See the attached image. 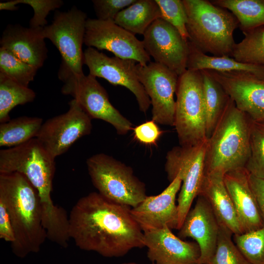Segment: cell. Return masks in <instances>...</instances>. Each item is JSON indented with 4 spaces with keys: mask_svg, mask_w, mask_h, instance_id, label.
Masks as SVG:
<instances>
[{
    "mask_svg": "<svg viewBox=\"0 0 264 264\" xmlns=\"http://www.w3.org/2000/svg\"><path fill=\"white\" fill-rule=\"evenodd\" d=\"M131 207L111 201L98 192L81 198L69 215V235L76 246L104 257L118 258L144 247V233Z\"/></svg>",
    "mask_w": 264,
    "mask_h": 264,
    "instance_id": "1",
    "label": "cell"
},
{
    "mask_svg": "<svg viewBox=\"0 0 264 264\" xmlns=\"http://www.w3.org/2000/svg\"><path fill=\"white\" fill-rule=\"evenodd\" d=\"M55 159L36 138L0 151V173H19L37 190L42 210L47 239L60 246L69 240V216L51 198L55 172Z\"/></svg>",
    "mask_w": 264,
    "mask_h": 264,
    "instance_id": "2",
    "label": "cell"
},
{
    "mask_svg": "<svg viewBox=\"0 0 264 264\" xmlns=\"http://www.w3.org/2000/svg\"><path fill=\"white\" fill-rule=\"evenodd\" d=\"M0 200L7 208L14 231L15 240L11 243L13 253L24 258L38 252L47 239L36 189L19 173H0Z\"/></svg>",
    "mask_w": 264,
    "mask_h": 264,
    "instance_id": "3",
    "label": "cell"
},
{
    "mask_svg": "<svg viewBox=\"0 0 264 264\" xmlns=\"http://www.w3.org/2000/svg\"><path fill=\"white\" fill-rule=\"evenodd\" d=\"M251 119L231 99L207 138L205 175L226 173L245 168L250 155Z\"/></svg>",
    "mask_w": 264,
    "mask_h": 264,
    "instance_id": "4",
    "label": "cell"
},
{
    "mask_svg": "<svg viewBox=\"0 0 264 264\" xmlns=\"http://www.w3.org/2000/svg\"><path fill=\"white\" fill-rule=\"evenodd\" d=\"M187 17L189 41L206 53L230 56L236 43L233 33L239 26L226 9L206 0H182Z\"/></svg>",
    "mask_w": 264,
    "mask_h": 264,
    "instance_id": "5",
    "label": "cell"
},
{
    "mask_svg": "<svg viewBox=\"0 0 264 264\" xmlns=\"http://www.w3.org/2000/svg\"><path fill=\"white\" fill-rule=\"evenodd\" d=\"M88 174L98 192L114 202L133 208L146 197V187L132 167L105 154L87 160Z\"/></svg>",
    "mask_w": 264,
    "mask_h": 264,
    "instance_id": "6",
    "label": "cell"
},
{
    "mask_svg": "<svg viewBox=\"0 0 264 264\" xmlns=\"http://www.w3.org/2000/svg\"><path fill=\"white\" fill-rule=\"evenodd\" d=\"M174 126L179 145L193 146L206 141L205 111L200 71L187 69L178 76Z\"/></svg>",
    "mask_w": 264,
    "mask_h": 264,
    "instance_id": "7",
    "label": "cell"
},
{
    "mask_svg": "<svg viewBox=\"0 0 264 264\" xmlns=\"http://www.w3.org/2000/svg\"><path fill=\"white\" fill-rule=\"evenodd\" d=\"M58 77L64 83L62 93L72 96L91 119L109 123L119 135L133 130V124L111 104L106 90L96 77L89 74H75L61 68Z\"/></svg>",
    "mask_w": 264,
    "mask_h": 264,
    "instance_id": "8",
    "label": "cell"
},
{
    "mask_svg": "<svg viewBox=\"0 0 264 264\" xmlns=\"http://www.w3.org/2000/svg\"><path fill=\"white\" fill-rule=\"evenodd\" d=\"M206 142L193 146H176L166 154L165 170L170 182L177 176L182 180L177 204V230L199 193L205 176Z\"/></svg>",
    "mask_w": 264,
    "mask_h": 264,
    "instance_id": "9",
    "label": "cell"
},
{
    "mask_svg": "<svg viewBox=\"0 0 264 264\" xmlns=\"http://www.w3.org/2000/svg\"><path fill=\"white\" fill-rule=\"evenodd\" d=\"M87 14L73 6L66 12L57 11L51 24L43 28L44 39L56 46L62 57L60 68L75 74H83L84 52Z\"/></svg>",
    "mask_w": 264,
    "mask_h": 264,
    "instance_id": "10",
    "label": "cell"
},
{
    "mask_svg": "<svg viewBox=\"0 0 264 264\" xmlns=\"http://www.w3.org/2000/svg\"><path fill=\"white\" fill-rule=\"evenodd\" d=\"M84 44L98 50L109 51L119 58L134 60L142 66L151 62L142 41L112 21L88 18Z\"/></svg>",
    "mask_w": 264,
    "mask_h": 264,
    "instance_id": "11",
    "label": "cell"
},
{
    "mask_svg": "<svg viewBox=\"0 0 264 264\" xmlns=\"http://www.w3.org/2000/svg\"><path fill=\"white\" fill-rule=\"evenodd\" d=\"M65 113L44 123L36 138L55 158L66 153L78 139L91 131V118L78 102L72 99Z\"/></svg>",
    "mask_w": 264,
    "mask_h": 264,
    "instance_id": "12",
    "label": "cell"
},
{
    "mask_svg": "<svg viewBox=\"0 0 264 264\" xmlns=\"http://www.w3.org/2000/svg\"><path fill=\"white\" fill-rule=\"evenodd\" d=\"M139 81L143 85L152 106V120L156 123L174 126L176 93L178 75L166 66L155 62L136 66Z\"/></svg>",
    "mask_w": 264,
    "mask_h": 264,
    "instance_id": "13",
    "label": "cell"
},
{
    "mask_svg": "<svg viewBox=\"0 0 264 264\" xmlns=\"http://www.w3.org/2000/svg\"><path fill=\"white\" fill-rule=\"evenodd\" d=\"M135 63L132 60L109 57L93 47H88L84 52L83 64L88 66L89 74L128 89L134 95L139 110L146 113L151 101L138 78Z\"/></svg>",
    "mask_w": 264,
    "mask_h": 264,
    "instance_id": "14",
    "label": "cell"
},
{
    "mask_svg": "<svg viewBox=\"0 0 264 264\" xmlns=\"http://www.w3.org/2000/svg\"><path fill=\"white\" fill-rule=\"evenodd\" d=\"M144 48L154 62L178 76L187 70L189 52L188 41L167 22L159 18L147 29L142 41Z\"/></svg>",
    "mask_w": 264,
    "mask_h": 264,
    "instance_id": "15",
    "label": "cell"
},
{
    "mask_svg": "<svg viewBox=\"0 0 264 264\" xmlns=\"http://www.w3.org/2000/svg\"><path fill=\"white\" fill-rule=\"evenodd\" d=\"M236 107L253 121L264 120V77L251 73L208 70Z\"/></svg>",
    "mask_w": 264,
    "mask_h": 264,
    "instance_id": "16",
    "label": "cell"
},
{
    "mask_svg": "<svg viewBox=\"0 0 264 264\" xmlns=\"http://www.w3.org/2000/svg\"><path fill=\"white\" fill-rule=\"evenodd\" d=\"M182 180L176 176L159 194L146 196L135 207L131 214L143 232L168 226L177 229L178 208L176 200Z\"/></svg>",
    "mask_w": 264,
    "mask_h": 264,
    "instance_id": "17",
    "label": "cell"
},
{
    "mask_svg": "<svg viewBox=\"0 0 264 264\" xmlns=\"http://www.w3.org/2000/svg\"><path fill=\"white\" fill-rule=\"evenodd\" d=\"M220 223L208 201L197 197L196 204L187 214L178 230L181 239L191 238L200 248L198 264H208L216 250Z\"/></svg>",
    "mask_w": 264,
    "mask_h": 264,
    "instance_id": "18",
    "label": "cell"
},
{
    "mask_svg": "<svg viewBox=\"0 0 264 264\" xmlns=\"http://www.w3.org/2000/svg\"><path fill=\"white\" fill-rule=\"evenodd\" d=\"M144 233L147 255L155 264H198L200 251L196 242L184 241L166 226Z\"/></svg>",
    "mask_w": 264,
    "mask_h": 264,
    "instance_id": "19",
    "label": "cell"
},
{
    "mask_svg": "<svg viewBox=\"0 0 264 264\" xmlns=\"http://www.w3.org/2000/svg\"><path fill=\"white\" fill-rule=\"evenodd\" d=\"M245 168L226 173L223 180L233 202L243 233L262 227L264 223Z\"/></svg>",
    "mask_w": 264,
    "mask_h": 264,
    "instance_id": "20",
    "label": "cell"
},
{
    "mask_svg": "<svg viewBox=\"0 0 264 264\" xmlns=\"http://www.w3.org/2000/svg\"><path fill=\"white\" fill-rule=\"evenodd\" d=\"M43 28L9 24L2 33L0 48L39 69L46 59L48 52L43 35Z\"/></svg>",
    "mask_w": 264,
    "mask_h": 264,
    "instance_id": "21",
    "label": "cell"
},
{
    "mask_svg": "<svg viewBox=\"0 0 264 264\" xmlns=\"http://www.w3.org/2000/svg\"><path fill=\"white\" fill-rule=\"evenodd\" d=\"M223 176L224 175L219 174L205 175L198 195L208 201L220 224L230 230L233 235L242 234L243 232L225 185Z\"/></svg>",
    "mask_w": 264,
    "mask_h": 264,
    "instance_id": "22",
    "label": "cell"
},
{
    "mask_svg": "<svg viewBox=\"0 0 264 264\" xmlns=\"http://www.w3.org/2000/svg\"><path fill=\"white\" fill-rule=\"evenodd\" d=\"M188 44L189 52L187 69L248 73L264 77V66L241 63L230 56H210L197 48L190 41Z\"/></svg>",
    "mask_w": 264,
    "mask_h": 264,
    "instance_id": "23",
    "label": "cell"
},
{
    "mask_svg": "<svg viewBox=\"0 0 264 264\" xmlns=\"http://www.w3.org/2000/svg\"><path fill=\"white\" fill-rule=\"evenodd\" d=\"M161 18L159 7L155 0H136L121 11L114 22L134 35H144L155 20Z\"/></svg>",
    "mask_w": 264,
    "mask_h": 264,
    "instance_id": "24",
    "label": "cell"
},
{
    "mask_svg": "<svg viewBox=\"0 0 264 264\" xmlns=\"http://www.w3.org/2000/svg\"><path fill=\"white\" fill-rule=\"evenodd\" d=\"M200 72L202 77L206 136L208 138L227 108L231 98L207 70H202Z\"/></svg>",
    "mask_w": 264,
    "mask_h": 264,
    "instance_id": "25",
    "label": "cell"
},
{
    "mask_svg": "<svg viewBox=\"0 0 264 264\" xmlns=\"http://www.w3.org/2000/svg\"><path fill=\"white\" fill-rule=\"evenodd\" d=\"M43 124L37 117L21 116L0 124V146L8 148L36 138Z\"/></svg>",
    "mask_w": 264,
    "mask_h": 264,
    "instance_id": "26",
    "label": "cell"
},
{
    "mask_svg": "<svg viewBox=\"0 0 264 264\" xmlns=\"http://www.w3.org/2000/svg\"><path fill=\"white\" fill-rule=\"evenodd\" d=\"M214 4L229 10L243 33L264 25V0H215Z\"/></svg>",
    "mask_w": 264,
    "mask_h": 264,
    "instance_id": "27",
    "label": "cell"
},
{
    "mask_svg": "<svg viewBox=\"0 0 264 264\" xmlns=\"http://www.w3.org/2000/svg\"><path fill=\"white\" fill-rule=\"evenodd\" d=\"M35 92L0 74V122L9 120V112L16 106L34 101Z\"/></svg>",
    "mask_w": 264,
    "mask_h": 264,
    "instance_id": "28",
    "label": "cell"
},
{
    "mask_svg": "<svg viewBox=\"0 0 264 264\" xmlns=\"http://www.w3.org/2000/svg\"><path fill=\"white\" fill-rule=\"evenodd\" d=\"M235 44L230 57L245 64L264 66V25L243 33Z\"/></svg>",
    "mask_w": 264,
    "mask_h": 264,
    "instance_id": "29",
    "label": "cell"
},
{
    "mask_svg": "<svg viewBox=\"0 0 264 264\" xmlns=\"http://www.w3.org/2000/svg\"><path fill=\"white\" fill-rule=\"evenodd\" d=\"M39 69L0 47V74L28 87Z\"/></svg>",
    "mask_w": 264,
    "mask_h": 264,
    "instance_id": "30",
    "label": "cell"
},
{
    "mask_svg": "<svg viewBox=\"0 0 264 264\" xmlns=\"http://www.w3.org/2000/svg\"><path fill=\"white\" fill-rule=\"evenodd\" d=\"M245 168L251 175L264 179V120L251 119L250 155Z\"/></svg>",
    "mask_w": 264,
    "mask_h": 264,
    "instance_id": "31",
    "label": "cell"
},
{
    "mask_svg": "<svg viewBox=\"0 0 264 264\" xmlns=\"http://www.w3.org/2000/svg\"><path fill=\"white\" fill-rule=\"evenodd\" d=\"M232 232L220 224L217 244L208 264H251L234 243Z\"/></svg>",
    "mask_w": 264,
    "mask_h": 264,
    "instance_id": "32",
    "label": "cell"
},
{
    "mask_svg": "<svg viewBox=\"0 0 264 264\" xmlns=\"http://www.w3.org/2000/svg\"><path fill=\"white\" fill-rule=\"evenodd\" d=\"M233 240L251 264H264V224L255 230L233 235Z\"/></svg>",
    "mask_w": 264,
    "mask_h": 264,
    "instance_id": "33",
    "label": "cell"
},
{
    "mask_svg": "<svg viewBox=\"0 0 264 264\" xmlns=\"http://www.w3.org/2000/svg\"><path fill=\"white\" fill-rule=\"evenodd\" d=\"M158 5L161 19L173 26L183 38L188 41L189 34L187 29V17L182 0H155Z\"/></svg>",
    "mask_w": 264,
    "mask_h": 264,
    "instance_id": "34",
    "label": "cell"
},
{
    "mask_svg": "<svg viewBox=\"0 0 264 264\" xmlns=\"http://www.w3.org/2000/svg\"><path fill=\"white\" fill-rule=\"evenodd\" d=\"M15 3L30 6L34 14L29 21L31 28L44 27L47 25L46 17L49 13L60 8L64 4L61 0H14Z\"/></svg>",
    "mask_w": 264,
    "mask_h": 264,
    "instance_id": "35",
    "label": "cell"
},
{
    "mask_svg": "<svg viewBox=\"0 0 264 264\" xmlns=\"http://www.w3.org/2000/svg\"><path fill=\"white\" fill-rule=\"evenodd\" d=\"M136 0H93L97 19L114 21L117 14Z\"/></svg>",
    "mask_w": 264,
    "mask_h": 264,
    "instance_id": "36",
    "label": "cell"
},
{
    "mask_svg": "<svg viewBox=\"0 0 264 264\" xmlns=\"http://www.w3.org/2000/svg\"><path fill=\"white\" fill-rule=\"evenodd\" d=\"M134 138L145 145H155L163 133L153 120L146 121L133 129Z\"/></svg>",
    "mask_w": 264,
    "mask_h": 264,
    "instance_id": "37",
    "label": "cell"
},
{
    "mask_svg": "<svg viewBox=\"0 0 264 264\" xmlns=\"http://www.w3.org/2000/svg\"><path fill=\"white\" fill-rule=\"evenodd\" d=\"M0 238L12 243L15 240L12 225L4 203L0 200Z\"/></svg>",
    "mask_w": 264,
    "mask_h": 264,
    "instance_id": "38",
    "label": "cell"
},
{
    "mask_svg": "<svg viewBox=\"0 0 264 264\" xmlns=\"http://www.w3.org/2000/svg\"><path fill=\"white\" fill-rule=\"evenodd\" d=\"M249 181L264 223V179L250 174Z\"/></svg>",
    "mask_w": 264,
    "mask_h": 264,
    "instance_id": "39",
    "label": "cell"
},
{
    "mask_svg": "<svg viewBox=\"0 0 264 264\" xmlns=\"http://www.w3.org/2000/svg\"><path fill=\"white\" fill-rule=\"evenodd\" d=\"M18 9L14 0L0 2V10L15 11Z\"/></svg>",
    "mask_w": 264,
    "mask_h": 264,
    "instance_id": "40",
    "label": "cell"
},
{
    "mask_svg": "<svg viewBox=\"0 0 264 264\" xmlns=\"http://www.w3.org/2000/svg\"><path fill=\"white\" fill-rule=\"evenodd\" d=\"M122 264H138V263H135V262H131L123 263ZM155 264L152 263L151 264Z\"/></svg>",
    "mask_w": 264,
    "mask_h": 264,
    "instance_id": "41",
    "label": "cell"
}]
</instances>
